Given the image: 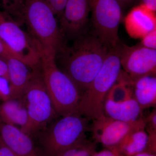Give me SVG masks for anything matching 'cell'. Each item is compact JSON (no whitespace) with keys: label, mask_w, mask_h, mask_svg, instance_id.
<instances>
[{"label":"cell","mask_w":156,"mask_h":156,"mask_svg":"<svg viewBox=\"0 0 156 156\" xmlns=\"http://www.w3.org/2000/svg\"><path fill=\"white\" fill-rule=\"evenodd\" d=\"M68 46L64 43L55 57L63 72L76 85L81 95L93 80L103 65L109 50L94 33L86 31Z\"/></svg>","instance_id":"1"},{"label":"cell","mask_w":156,"mask_h":156,"mask_svg":"<svg viewBox=\"0 0 156 156\" xmlns=\"http://www.w3.org/2000/svg\"><path fill=\"white\" fill-rule=\"evenodd\" d=\"M23 19V24L39 45L42 54L56 57L65 38L47 0H24Z\"/></svg>","instance_id":"2"},{"label":"cell","mask_w":156,"mask_h":156,"mask_svg":"<svg viewBox=\"0 0 156 156\" xmlns=\"http://www.w3.org/2000/svg\"><path fill=\"white\" fill-rule=\"evenodd\" d=\"M121 44L109 49L100 71L88 89L81 95L79 114L90 121L105 116L104 106L107 95L116 82L122 70Z\"/></svg>","instance_id":"3"},{"label":"cell","mask_w":156,"mask_h":156,"mask_svg":"<svg viewBox=\"0 0 156 156\" xmlns=\"http://www.w3.org/2000/svg\"><path fill=\"white\" fill-rule=\"evenodd\" d=\"M41 66L44 83L57 115L79 113L80 93L69 77L58 67L55 57L42 54Z\"/></svg>","instance_id":"4"},{"label":"cell","mask_w":156,"mask_h":156,"mask_svg":"<svg viewBox=\"0 0 156 156\" xmlns=\"http://www.w3.org/2000/svg\"><path fill=\"white\" fill-rule=\"evenodd\" d=\"M52 123L40 139L41 156H57L86 140L90 121L78 113L66 115Z\"/></svg>","instance_id":"5"},{"label":"cell","mask_w":156,"mask_h":156,"mask_svg":"<svg viewBox=\"0 0 156 156\" xmlns=\"http://www.w3.org/2000/svg\"><path fill=\"white\" fill-rule=\"evenodd\" d=\"M22 98L27 110L28 120L20 129L30 137L58 115L46 89L41 67L33 71Z\"/></svg>","instance_id":"6"},{"label":"cell","mask_w":156,"mask_h":156,"mask_svg":"<svg viewBox=\"0 0 156 156\" xmlns=\"http://www.w3.org/2000/svg\"><path fill=\"white\" fill-rule=\"evenodd\" d=\"M0 9V39L15 58L33 70L41 67L42 51L31 36Z\"/></svg>","instance_id":"7"},{"label":"cell","mask_w":156,"mask_h":156,"mask_svg":"<svg viewBox=\"0 0 156 156\" xmlns=\"http://www.w3.org/2000/svg\"><path fill=\"white\" fill-rule=\"evenodd\" d=\"M122 8L116 0H91L93 32L108 48L119 44Z\"/></svg>","instance_id":"8"},{"label":"cell","mask_w":156,"mask_h":156,"mask_svg":"<svg viewBox=\"0 0 156 156\" xmlns=\"http://www.w3.org/2000/svg\"><path fill=\"white\" fill-rule=\"evenodd\" d=\"M90 127L94 139L106 148L116 147L132 131L145 129L144 118L132 122H124L104 116L92 120Z\"/></svg>","instance_id":"9"},{"label":"cell","mask_w":156,"mask_h":156,"mask_svg":"<svg viewBox=\"0 0 156 156\" xmlns=\"http://www.w3.org/2000/svg\"><path fill=\"white\" fill-rule=\"evenodd\" d=\"M120 62L125 72L133 82L139 78L156 74V50L121 44Z\"/></svg>","instance_id":"10"},{"label":"cell","mask_w":156,"mask_h":156,"mask_svg":"<svg viewBox=\"0 0 156 156\" xmlns=\"http://www.w3.org/2000/svg\"><path fill=\"white\" fill-rule=\"evenodd\" d=\"M91 0H68L58 22L65 38L74 39L86 31Z\"/></svg>","instance_id":"11"},{"label":"cell","mask_w":156,"mask_h":156,"mask_svg":"<svg viewBox=\"0 0 156 156\" xmlns=\"http://www.w3.org/2000/svg\"><path fill=\"white\" fill-rule=\"evenodd\" d=\"M0 136L17 156H41L30 136L20 128L7 124L1 119Z\"/></svg>","instance_id":"12"},{"label":"cell","mask_w":156,"mask_h":156,"mask_svg":"<svg viewBox=\"0 0 156 156\" xmlns=\"http://www.w3.org/2000/svg\"><path fill=\"white\" fill-rule=\"evenodd\" d=\"M126 30L134 39H142L156 29V12L140 4L131 9L125 19Z\"/></svg>","instance_id":"13"},{"label":"cell","mask_w":156,"mask_h":156,"mask_svg":"<svg viewBox=\"0 0 156 156\" xmlns=\"http://www.w3.org/2000/svg\"><path fill=\"white\" fill-rule=\"evenodd\" d=\"M9 69L11 99H21L33 71L28 65L14 57L6 60Z\"/></svg>","instance_id":"14"},{"label":"cell","mask_w":156,"mask_h":156,"mask_svg":"<svg viewBox=\"0 0 156 156\" xmlns=\"http://www.w3.org/2000/svg\"><path fill=\"white\" fill-rule=\"evenodd\" d=\"M105 116L124 122H132L138 119L141 112L134 98L122 102H115L106 99L104 106Z\"/></svg>","instance_id":"15"},{"label":"cell","mask_w":156,"mask_h":156,"mask_svg":"<svg viewBox=\"0 0 156 156\" xmlns=\"http://www.w3.org/2000/svg\"><path fill=\"white\" fill-rule=\"evenodd\" d=\"M133 92L134 99L141 112L146 109L156 108V76H145L134 81Z\"/></svg>","instance_id":"16"},{"label":"cell","mask_w":156,"mask_h":156,"mask_svg":"<svg viewBox=\"0 0 156 156\" xmlns=\"http://www.w3.org/2000/svg\"><path fill=\"white\" fill-rule=\"evenodd\" d=\"M0 119L9 125L20 128L27 122V110L22 98L10 99L0 104Z\"/></svg>","instance_id":"17"},{"label":"cell","mask_w":156,"mask_h":156,"mask_svg":"<svg viewBox=\"0 0 156 156\" xmlns=\"http://www.w3.org/2000/svg\"><path fill=\"white\" fill-rule=\"evenodd\" d=\"M148 139L145 129L132 131L122 140L116 147L123 156H134L145 151Z\"/></svg>","instance_id":"18"},{"label":"cell","mask_w":156,"mask_h":156,"mask_svg":"<svg viewBox=\"0 0 156 156\" xmlns=\"http://www.w3.org/2000/svg\"><path fill=\"white\" fill-rule=\"evenodd\" d=\"M133 84L134 82L131 78L122 70L116 82L108 93L106 99L122 102L134 98Z\"/></svg>","instance_id":"19"},{"label":"cell","mask_w":156,"mask_h":156,"mask_svg":"<svg viewBox=\"0 0 156 156\" xmlns=\"http://www.w3.org/2000/svg\"><path fill=\"white\" fill-rule=\"evenodd\" d=\"M24 0H0V9L22 26Z\"/></svg>","instance_id":"20"},{"label":"cell","mask_w":156,"mask_h":156,"mask_svg":"<svg viewBox=\"0 0 156 156\" xmlns=\"http://www.w3.org/2000/svg\"><path fill=\"white\" fill-rule=\"evenodd\" d=\"M47 1L58 20L63 13L68 0H47Z\"/></svg>","instance_id":"21"},{"label":"cell","mask_w":156,"mask_h":156,"mask_svg":"<svg viewBox=\"0 0 156 156\" xmlns=\"http://www.w3.org/2000/svg\"><path fill=\"white\" fill-rule=\"evenodd\" d=\"M11 99L9 81L4 77H0V100L3 101Z\"/></svg>","instance_id":"22"},{"label":"cell","mask_w":156,"mask_h":156,"mask_svg":"<svg viewBox=\"0 0 156 156\" xmlns=\"http://www.w3.org/2000/svg\"><path fill=\"white\" fill-rule=\"evenodd\" d=\"M141 40L140 44L143 47L152 50H156V29L146 35Z\"/></svg>","instance_id":"23"},{"label":"cell","mask_w":156,"mask_h":156,"mask_svg":"<svg viewBox=\"0 0 156 156\" xmlns=\"http://www.w3.org/2000/svg\"><path fill=\"white\" fill-rule=\"evenodd\" d=\"M145 124V131L147 133L156 132V109L154 108L147 117L144 118Z\"/></svg>","instance_id":"24"},{"label":"cell","mask_w":156,"mask_h":156,"mask_svg":"<svg viewBox=\"0 0 156 156\" xmlns=\"http://www.w3.org/2000/svg\"><path fill=\"white\" fill-rule=\"evenodd\" d=\"M95 144L88 141L74 156H92L95 152Z\"/></svg>","instance_id":"25"},{"label":"cell","mask_w":156,"mask_h":156,"mask_svg":"<svg viewBox=\"0 0 156 156\" xmlns=\"http://www.w3.org/2000/svg\"><path fill=\"white\" fill-rule=\"evenodd\" d=\"M120 153L117 147L107 148L98 152L94 153L92 156H119Z\"/></svg>","instance_id":"26"},{"label":"cell","mask_w":156,"mask_h":156,"mask_svg":"<svg viewBox=\"0 0 156 156\" xmlns=\"http://www.w3.org/2000/svg\"><path fill=\"white\" fill-rule=\"evenodd\" d=\"M0 156H17L4 142L0 136Z\"/></svg>","instance_id":"27"},{"label":"cell","mask_w":156,"mask_h":156,"mask_svg":"<svg viewBox=\"0 0 156 156\" xmlns=\"http://www.w3.org/2000/svg\"><path fill=\"white\" fill-rule=\"evenodd\" d=\"M0 77H4L9 81V69L7 62L0 57Z\"/></svg>","instance_id":"28"},{"label":"cell","mask_w":156,"mask_h":156,"mask_svg":"<svg viewBox=\"0 0 156 156\" xmlns=\"http://www.w3.org/2000/svg\"><path fill=\"white\" fill-rule=\"evenodd\" d=\"M12 57L14 56L0 39V57L4 58L6 61Z\"/></svg>","instance_id":"29"},{"label":"cell","mask_w":156,"mask_h":156,"mask_svg":"<svg viewBox=\"0 0 156 156\" xmlns=\"http://www.w3.org/2000/svg\"><path fill=\"white\" fill-rule=\"evenodd\" d=\"M151 11L156 12V0H141V4Z\"/></svg>","instance_id":"30"},{"label":"cell","mask_w":156,"mask_h":156,"mask_svg":"<svg viewBox=\"0 0 156 156\" xmlns=\"http://www.w3.org/2000/svg\"><path fill=\"white\" fill-rule=\"evenodd\" d=\"M116 1L119 4L121 8H122L130 5L134 0H116Z\"/></svg>","instance_id":"31"},{"label":"cell","mask_w":156,"mask_h":156,"mask_svg":"<svg viewBox=\"0 0 156 156\" xmlns=\"http://www.w3.org/2000/svg\"><path fill=\"white\" fill-rule=\"evenodd\" d=\"M134 156H156V154H153L149 153L143 152L137 154Z\"/></svg>","instance_id":"32"}]
</instances>
